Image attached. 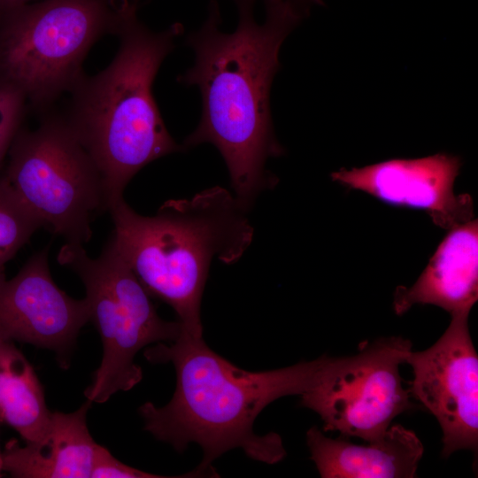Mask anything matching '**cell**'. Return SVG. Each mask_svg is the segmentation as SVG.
I'll use <instances>...</instances> for the list:
<instances>
[{"label":"cell","mask_w":478,"mask_h":478,"mask_svg":"<svg viewBox=\"0 0 478 478\" xmlns=\"http://www.w3.org/2000/svg\"><path fill=\"white\" fill-rule=\"evenodd\" d=\"M234 1V32L220 30L219 4L212 0L203 26L186 39L195 61L178 81L198 87L202 114L181 145L185 150L213 144L227 165L236 200L248 210L263 189L276 183L266 169L269 158L283 153L273 128L271 85L281 43L307 13L285 0H264L266 19L260 24L254 15L257 0Z\"/></svg>","instance_id":"obj_1"},{"label":"cell","mask_w":478,"mask_h":478,"mask_svg":"<svg viewBox=\"0 0 478 478\" xmlns=\"http://www.w3.org/2000/svg\"><path fill=\"white\" fill-rule=\"evenodd\" d=\"M151 363L171 362L176 372V388L167 405L146 402L139 408L144 429L156 439L183 451L197 443L204 457L196 470L212 473V463L223 453L241 448L258 461L275 464L284 459L281 437L274 432L258 436L254 421L274 400L297 395L315 387L327 359L260 372L242 369L214 352L203 337L185 333L168 344L158 343L144 351Z\"/></svg>","instance_id":"obj_2"},{"label":"cell","mask_w":478,"mask_h":478,"mask_svg":"<svg viewBox=\"0 0 478 478\" xmlns=\"http://www.w3.org/2000/svg\"><path fill=\"white\" fill-rule=\"evenodd\" d=\"M108 211L110 236L150 297L176 312L181 332L203 337L200 305L211 263L238 261L253 239L246 211L220 186L191 198L169 200L143 216L123 197Z\"/></svg>","instance_id":"obj_3"},{"label":"cell","mask_w":478,"mask_h":478,"mask_svg":"<svg viewBox=\"0 0 478 478\" xmlns=\"http://www.w3.org/2000/svg\"><path fill=\"white\" fill-rule=\"evenodd\" d=\"M132 9L116 35L118 52L94 76H83L71 90L66 119L91 155L104 181L110 204L147 164L183 150L168 133L152 94V84L183 26L154 32ZM110 206V205H109Z\"/></svg>","instance_id":"obj_4"},{"label":"cell","mask_w":478,"mask_h":478,"mask_svg":"<svg viewBox=\"0 0 478 478\" xmlns=\"http://www.w3.org/2000/svg\"><path fill=\"white\" fill-rule=\"evenodd\" d=\"M140 0H44L0 15V89L45 110L83 76L91 46Z\"/></svg>","instance_id":"obj_5"},{"label":"cell","mask_w":478,"mask_h":478,"mask_svg":"<svg viewBox=\"0 0 478 478\" xmlns=\"http://www.w3.org/2000/svg\"><path fill=\"white\" fill-rule=\"evenodd\" d=\"M82 246L66 243L58 261L84 284L89 321L101 337V364L84 391L88 400L101 404L140 382L143 372L135 355L151 343L173 342L181 326L158 315L150 296L111 238L97 258L89 257Z\"/></svg>","instance_id":"obj_6"},{"label":"cell","mask_w":478,"mask_h":478,"mask_svg":"<svg viewBox=\"0 0 478 478\" xmlns=\"http://www.w3.org/2000/svg\"><path fill=\"white\" fill-rule=\"evenodd\" d=\"M8 157L4 175L44 227L67 243L89 241L91 223L110 202L96 164L66 117L48 116L34 130L21 127Z\"/></svg>","instance_id":"obj_7"},{"label":"cell","mask_w":478,"mask_h":478,"mask_svg":"<svg viewBox=\"0 0 478 478\" xmlns=\"http://www.w3.org/2000/svg\"><path fill=\"white\" fill-rule=\"evenodd\" d=\"M411 351L410 340L390 336L361 343L352 356L327 357L300 404L320 416L324 431L377 440L397 415L417 408L399 372Z\"/></svg>","instance_id":"obj_8"},{"label":"cell","mask_w":478,"mask_h":478,"mask_svg":"<svg viewBox=\"0 0 478 478\" xmlns=\"http://www.w3.org/2000/svg\"><path fill=\"white\" fill-rule=\"evenodd\" d=\"M468 315L452 316L431 347L411 351L405 359L413 373L410 394L437 420L444 458L463 449L477 451L478 356Z\"/></svg>","instance_id":"obj_9"},{"label":"cell","mask_w":478,"mask_h":478,"mask_svg":"<svg viewBox=\"0 0 478 478\" xmlns=\"http://www.w3.org/2000/svg\"><path fill=\"white\" fill-rule=\"evenodd\" d=\"M49 248L34 254L11 280L0 274V337L50 350L68 368L80 330L89 321V306L54 282Z\"/></svg>","instance_id":"obj_10"},{"label":"cell","mask_w":478,"mask_h":478,"mask_svg":"<svg viewBox=\"0 0 478 478\" xmlns=\"http://www.w3.org/2000/svg\"><path fill=\"white\" fill-rule=\"evenodd\" d=\"M460 167L459 157L437 153L343 168L331 176L335 181L386 204L425 211L436 226L451 229L474 219L471 197L454 192Z\"/></svg>","instance_id":"obj_11"},{"label":"cell","mask_w":478,"mask_h":478,"mask_svg":"<svg viewBox=\"0 0 478 478\" xmlns=\"http://www.w3.org/2000/svg\"><path fill=\"white\" fill-rule=\"evenodd\" d=\"M449 230L415 283L397 288V314L414 305H436L451 317L469 314L478 299V220Z\"/></svg>","instance_id":"obj_12"},{"label":"cell","mask_w":478,"mask_h":478,"mask_svg":"<svg viewBox=\"0 0 478 478\" xmlns=\"http://www.w3.org/2000/svg\"><path fill=\"white\" fill-rule=\"evenodd\" d=\"M306 443L322 478H412L424 452L416 434L400 424L366 444L328 437L314 426Z\"/></svg>","instance_id":"obj_13"},{"label":"cell","mask_w":478,"mask_h":478,"mask_svg":"<svg viewBox=\"0 0 478 478\" xmlns=\"http://www.w3.org/2000/svg\"><path fill=\"white\" fill-rule=\"evenodd\" d=\"M91 404L87 399L73 412H52L50 428L37 442L9 441L3 470L17 478H90L101 447L87 426Z\"/></svg>","instance_id":"obj_14"},{"label":"cell","mask_w":478,"mask_h":478,"mask_svg":"<svg viewBox=\"0 0 478 478\" xmlns=\"http://www.w3.org/2000/svg\"><path fill=\"white\" fill-rule=\"evenodd\" d=\"M51 416L33 366L13 341L0 337V420L33 443L48 432Z\"/></svg>","instance_id":"obj_15"},{"label":"cell","mask_w":478,"mask_h":478,"mask_svg":"<svg viewBox=\"0 0 478 478\" xmlns=\"http://www.w3.org/2000/svg\"><path fill=\"white\" fill-rule=\"evenodd\" d=\"M42 219L26 204L4 175L0 176V274L4 266L40 227Z\"/></svg>","instance_id":"obj_16"},{"label":"cell","mask_w":478,"mask_h":478,"mask_svg":"<svg viewBox=\"0 0 478 478\" xmlns=\"http://www.w3.org/2000/svg\"><path fill=\"white\" fill-rule=\"evenodd\" d=\"M26 102L19 95L0 89V167L21 128Z\"/></svg>","instance_id":"obj_17"},{"label":"cell","mask_w":478,"mask_h":478,"mask_svg":"<svg viewBox=\"0 0 478 478\" xmlns=\"http://www.w3.org/2000/svg\"><path fill=\"white\" fill-rule=\"evenodd\" d=\"M91 477L94 478H160L167 477L147 473L129 466L117 459L101 445L93 467Z\"/></svg>","instance_id":"obj_18"},{"label":"cell","mask_w":478,"mask_h":478,"mask_svg":"<svg viewBox=\"0 0 478 478\" xmlns=\"http://www.w3.org/2000/svg\"><path fill=\"white\" fill-rule=\"evenodd\" d=\"M33 0H0V15Z\"/></svg>","instance_id":"obj_19"},{"label":"cell","mask_w":478,"mask_h":478,"mask_svg":"<svg viewBox=\"0 0 478 478\" xmlns=\"http://www.w3.org/2000/svg\"><path fill=\"white\" fill-rule=\"evenodd\" d=\"M285 1L295 4L301 10L305 11V12H308L311 6L320 5L323 4L322 0H285Z\"/></svg>","instance_id":"obj_20"},{"label":"cell","mask_w":478,"mask_h":478,"mask_svg":"<svg viewBox=\"0 0 478 478\" xmlns=\"http://www.w3.org/2000/svg\"><path fill=\"white\" fill-rule=\"evenodd\" d=\"M3 471V461H2V453L0 452V476Z\"/></svg>","instance_id":"obj_21"}]
</instances>
